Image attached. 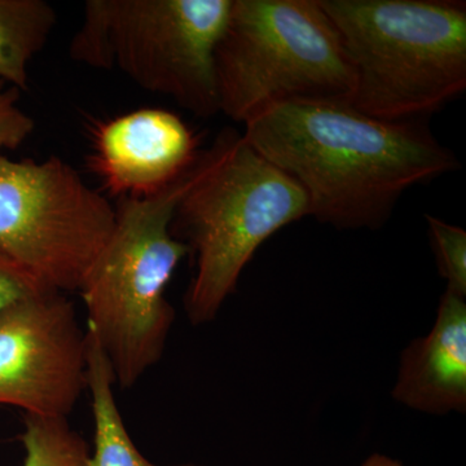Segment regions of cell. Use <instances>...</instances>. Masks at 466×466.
<instances>
[{
	"label": "cell",
	"instance_id": "10",
	"mask_svg": "<svg viewBox=\"0 0 466 466\" xmlns=\"http://www.w3.org/2000/svg\"><path fill=\"white\" fill-rule=\"evenodd\" d=\"M392 397L429 415L466 410V303L447 291L428 336L401 354Z\"/></svg>",
	"mask_w": 466,
	"mask_h": 466
},
{
	"label": "cell",
	"instance_id": "16",
	"mask_svg": "<svg viewBox=\"0 0 466 466\" xmlns=\"http://www.w3.org/2000/svg\"><path fill=\"white\" fill-rule=\"evenodd\" d=\"M46 289L47 288L25 268L0 250V312L18 300Z\"/></svg>",
	"mask_w": 466,
	"mask_h": 466
},
{
	"label": "cell",
	"instance_id": "11",
	"mask_svg": "<svg viewBox=\"0 0 466 466\" xmlns=\"http://www.w3.org/2000/svg\"><path fill=\"white\" fill-rule=\"evenodd\" d=\"M87 337V390L94 415V452L87 466H161L144 458L135 446L115 398V376L99 342L86 329ZM171 466H201L195 464Z\"/></svg>",
	"mask_w": 466,
	"mask_h": 466
},
{
	"label": "cell",
	"instance_id": "8",
	"mask_svg": "<svg viewBox=\"0 0 466 466\" xmlns=\"http://www.w3.org/2000/svg\"><path fill=\"white\" fill-rule=\"evenodd\" d=\"M87 390V337L66 293L46 289L0 312V406L66 417Z\"/></svg>",
	"mask_w": 466,
	"mask_h": 466
},
{
	"label": "cell",
	"instance_id": "14",
	"mask_svg": "<svg viewBox=\"0 0 466 466\" xmlns=\"http://www.w3.org/2000/svg\"><path fill=\"white\" fill-rule=\"evenodd\" d=\"M425 218L440 274L447 281V291L465 299L466 232L461 227L450 225L440 218L429 214Z\"/></svg>",
	"mask_w": 466,
	"mask_h": 466
},
{
	"label": "cell",
	"instance_id": "18",
	"mask_svg": "<svg viewBox=\"0 0 466 466\" xmlns=\"http://www.w3.org/2000/svg\"><path fill=\"white\" fill-rule=\"evenodd\" d=\"M5 82L0 81V91L5 90Z\"/></svg>",
	"mask_w": 466,
	"mask_h": 466
},
{
	"label": "cell",
	"instance_id": "3",
	"mask_svg": "<svg viewBox=\"0 0 466 466\" xmlns=\"http://www.w3.org/2000/svg\"><path fill=\"white\" fill-rule=\"evenodd\" d=\"M355 73L351 108L425 119L466 88V5L455 0H320Z\"/></svg>",
	"mask_w": 466,
	"mask_h": 466
},
{
	"label": "cell",
	"instance_id": "4",
	"mask_svg": "<svg viewBox=\"0 0 466 466\" xmlns=\"http://www.w3.org/2000/svg\"><path fill=\"white\" fill-rule=\"evenodd\" d=\"M201 156L164 189L125 198L108 242L82 285L87 328L108 359L116 386L127 390L161 360L175 312L167 288L188 247L171 232L175 208Z\"/></svg>",
	"mask_w": 466,
	"mask_h": 466
},
{
	"label": "cell",
	"instance_id": "1",
	"mask_svg": "<svg viewBox=\"0 0 466 466\" xmlns=\"http://www.w3.org/2000/svg\"><path fill=\"white\" fill-rule=\"evenodd\" d=\"M244 126L305 192L309 217L339 229L379 228L408 189L461 167L424 119L386 121L349 104H280Z\"/></svg>",
	"mask_w": 466,
	"mask_h": 466
},
{
	"label": "cell",
	"instance_id": "12",
	"mask_svg": "<svg viewBox=\"0 0 466 466\" xmlns=\"http://www.w3.org/2000/svg\"><path fill=\"white\" fill-rule=\"evenodd\" d=\"M57 14L46 0H0V81L29 88V66L47 45Z\"/></svg>",
	"mask_w": 466,
	"mask_h": 466
},
{
	"label": "cell",
	"instance_id": "6",
	"mask_svg": "<svg viewBox=\"0 0 466 466\" xmlns=\"http://www.w3.org/2000/svg\"><path fill=\"white\" fill-rule=\"evenodd\" d=\"M231 7L232 0H88L70 57L208 118L220 113L216 50Z\"/></svg>",
	"mask_w": 466,
	"mask_h": 466
},
{
	"label": "cell",
	"instance_id": "9",
	"mask_svg": "<svg viewBox=\"0 0 466 466\" xmlns=\"http://www.w3.org/2000/svg\"><path fill=\"white\" fill-rule=\"evenodd\" d=\"M200 153L179 116L144 108L95 126L91 167L110 195L147 198L186 173Z\"/></svg>",
	"mask_w": 466,
	"mask_h": 466
},
{
	"label": "cell",
	"instance_id": "2",
	"mask_svg": "<svg viewBox=\"0 0 466 466\" xmlns=\"http://www.w3.org/2000/svg\"><path fill=\"white\" fill-rule=\"evenodd\" d=\"M309 217L302 188L259 155L244 135L222 133L204 150L175 208L171 232L195 257L184 309L195 325L216 319L260 245Z\"/></svg>",
	"mask_w": 466,
	"mask_h": 466
},
{
	"label": "cell",
	"instance_id": "17",
	"mask_svg": "<svg viewBox=\"0 0 466 466\" xmlns=\"http://www.w3.org/2000/svg\"><path fill=\"white\" fill-rule=\"evenodd\" d=\"M361 466H404L398 460L389 458L382 453H373L363 462Z\"/></svg>",
	"mask_w": 466,
	"mask_h": 466
},
{
	"label": "cell",
	"instance_id": "5",
	"mask_svg": "<svg viewBox=\"0 0 466 466\" xmlns=\"http://www.w3.org/2000/svg\"><path fill=\"white\" fill-rule=\"evenodd\" d=\"M219 112L247 124L280 104H349L355 73L320 0H232L216 50Z\"/></svg>",
	"mask_w": 466,
	"mask_h": 466
},
{
	"label": "cell",
	"instance_id": "7",
	"mask_svg": "<svg viewBox=\"0 0 466 466\" xmlns=\"http://www.w3.org/2000/svg\"><path fill=\"white\" fill-rule=\"evenodd\" d=\"M116 208L58 157H0V250L47 288L79 291L108 242Z\"/></svg>",
	"mask_w": 466,
	"mask_h": 466
},
{
	"label": "cell",
	"instance_id": "13",
	"mask_svg": "<svg viewBox=\"0 0 466 466\" xmlns=\"http://www.w3.org/2000/svg\"><path fill=\"white\" fill-rule=\"evenodd\" d=\"M23 466H87L90 449L66 417L24 415Z\"/></svg>",
	"mask_w": 466,
	"mask_h": 466
},
{
	"label": "cell",
	"instance_id": "15",
	"mask_svg": "<svg viewBox=\"0 0 466 466\" xmlns=\"http://www.w3.org/2000/svg\"><path fill=\"white\" fill-rule=\"evenodd\" d=\"M21 91L8 87L0 91V157L3 150L23 146L33 134L35 122L18 106Z\"/></svg>",
	"mask_w": 466,
	"mask_h": 466
}]
</instances>
